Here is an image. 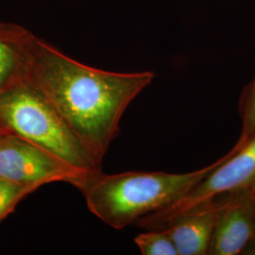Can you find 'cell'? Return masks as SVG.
<instances>
[{"instance_id":"11","label":"cell","mask_w":255,"mask_h":255,"mask_svg":"<svg viewBox=\"0 0 255 255\" xmlns=\"http://www.w3.org/2000/svg\"><path fill=\"white\" fill-rule=\"evenodd\" d=\"M37 189L0 178V222L12 213L16 205Z\"/></svg>"},{"instance_id":"9","label":"cell","mask_w":255,"mask_h":255,"mask_svg":"<svg viewBox=\"0 0 255 255\" xmlns=\"http://www.w3.org/2000/svg\"><path fill=\"white\" fill-rule=\"evenodd\" d=\"M134 242L143 255H179L166 230H147L138 235Z\"/></svg>"},{"instance_id":"2","label":"cell","mask_w":255,"mask_h":255,"mask_svg":"<svg viewBox=\"0 0 255 255\" xmlns=\"http://www.w3.org/2000/svg\"><path fill=\"white\" fill-rule=\"evenodd\" d=\"M227 154L188 173L128 171L97 174L79 185L88 209L112 228H125L173 203L219 165Z\"/></svg>"},{"instance_id":"8","label":"cell","mask_w":255,"mask_h":255,"mask_svg":"<svg viewBox=\"0 0 255 255\" xmlns=\"http://www.w3.org/2000/svg\"><path fill=\"white\" fill-rule=\"evenodd\" d=\"M33 36L22 26L0 22V96L25 81Z\"/></svg>"},{"instance_id":"10","label":"cell","mask_w":255,"mask_h":255,"mask_svg":"<svg viewBox=\"0 0 255 255\" xmlns=\"http://www.w3.org/2000/svg\"><path fill=\"white\" fill-rule=\"evenodd\" d=\"M239 114L242 128L236 144L237 146H243L255 135V77L244 88L240 96Z\"/></svg>"},{"instance_id":"3","label":"cell","mask_w":255,"mask_h":255,"mask_svg":"<svg viewBox=\"0 0 255 255\" xmlns=\"http://www.w3.org/2000/svg\"><path fill=\"white\" fill-rule=\"evenodd\" d=\"M0 131L24 138L87 176L101 165L36 89L24 81L0 96Z\"/></svg>"},{"instance_id":"12","label":"cell","mask_w":255,"mask_h":255,"mask_svg":"<svg viewBox=\"0 0 255 255\" xmlns=\"http://www.w3.org/2000/svg\"><path fill=\"white\" fill-rule=\"evenodd\" d=\"M242 255H255V237L248 244Z\"/></svg>"},{"instance_id":"7","label":"cell","mask_w":255,"mask_h":255,"mask_svg":"<svg viewBox=\"0 0 255 255\" xmlns=\"http://www.w3.org/2000/svg\"><path fill=\"white\" fill-rule=\"evenodd\" d=\"M223 206L192 210L166 224L163 230L170 235L179 255H208L215 226Z\"/></svg>"},{"instance_id":"6","label":"cell","mask_w":255,"mask_h":255,"mask_svg":"<svg viewBox=\"0 0 255 255\" xmlns=\"http://www.w3.org/2000/svg\"><path fill=\"white\" fill-rule=\"evenodd\" d=\"M255 189L237 194L220 210L208 255H242L255 237Z\"/></svg>"},{"instance_id":"5","label":"cell","mask_w":255,"mask_h":255,"mask_svg":"<svg viewBox=\"0 0 255 255\" xmlns=\"http://www.w3.org/2000/svg\"><path fill=\"white\" fill-rule=\"evenodd\" d=\"M89 177L26 139L0 131V178L38 189L57 182L78 188Z\"/></svg>"},{"instance_id":"13","label":"cell","mask_w":255,"mask_h":255,"mask_svg":"<svg viewBox=\"0 0 255 255\" xmlns=\"http://www.w3.org/2000/svg\"></svg>"},{"instance_id":"4","label":"cell","mask_w":255,"mask_h":255,"mask_svg":"<svg viewBox=\"0 0 255 255\" xmlns=\"http://www.w3.org/2000/svg\"><path fill=\"white\" fill-rule=\"evenodd\" d=\"M255 188V135L234 146L226 158L173 203L139 219L146 230H163L176 217L192 210L227 203L233 197Z\"/></svg>"},{"instance_id":"1","label":"cell","mask_w":255,"mask_h":255,"mask_svg":"<svg viewBox=\"0 0 255 255\" xmlns=\"http://www.w3.org/2000/svg\"><path fill=\"white\" fill-rule=\"evenodd\" d=\"M154 78L151 71L117 73L82 64L34 35L25 81L102 164L128 106Z\"/></svg>"}]
</instances>
